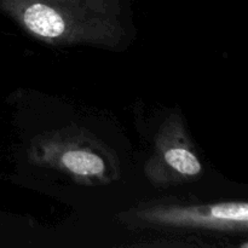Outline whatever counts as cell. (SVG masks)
<instances>
[{"mask_svg": "<svg viewBox=\"0 0 248 248\" xmlns=\"http://www.w3.org/2000/svg\"><path fill=\"white\" fill-rule=\"evenodd\" d=\"M62 161L68 170L81 176L98 174L104 170V162L101 157L84 150L67 152L63 155Z\"/></svg>", "mask_w": 248, "mask_h": 248, "instance_id": "2", "label": "cell"}, {"mask_svg": "<svg viewBox=\"0 0 248 248\" xmlns=\"http://www.w3.org/2000/svg\"><path fill=\"white\" fill-rule=\"evenodd\" d=\"M165 160L170 166L173 167L183 174H198L201 171V165L199 160L190 152L181 148L171 149L165 154Z\"/></svg>", "mask_w": 248, "mask_h": 248, "instance_id": "3", "label": "cell"}, {"mask_svg": "<svg viewBox=\"0 0 248 248\" xmlns=\"http://www.w3.org/2000/svg\"><path fill=\"white\" fill-rule=\"evenodd\" d=\"M23 19L28 29L38 35L56 38L64 31V21L53 7L44 2H34L24 10Z\"/></svg>", "mask_w": 248, "mask_h": 248, "instance_id": "1", "label": "cell"}, {"mask_svg": "<svg viewBox=\"0 0 248 248\" xmlns=\"http://www.w3.org/2000/svg\"><path fill=\"white\" fill-rule=\"evenodd\" d=\"M213 217L218 219L235 220V222H247L248 206L247 203H223L213 206L211 208Z\"/></svg>", "mask_w": 248, "mask_h": 248, "instance_id": "4", "label": "cell"}]
</instances>
